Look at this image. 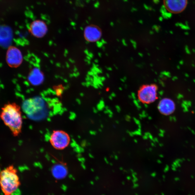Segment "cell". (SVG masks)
<instances>
[{
	"label": "cell",
	"instance_id": "1",
	"mask_svg": "<svg viewBox=\"0 0 195 195\" xmlns=\"http://www.w3.org/2000/svg\"><path fill=\"white\" fill-rule=\"evenodd\" d=\"M0 117L14 136L20 135L22 130L23 118L19 106L14 103L5 104L2 108Z\"/></svg>",
	"mask_w": 195,
	"mask_h": 195
},
{
	"label": "cell",
	"instance_id": "2",
	"mask_svg": "<svg viewBox=\"0 0 195 195\" xmlns=\"http://www.w3.org/2000/svg\"><path fill=\"white\" fill-rule=\"evenodd\" d=\"M21 185L18 171L13 165L0 170V187L4 195H12Z\"/></svg>",
	"mask_w": 195,
	"mask_h": 195
},
{
	"label": "cell",
	"instance_id": "3",
	"mask_svg": "<svg viewBox=\"0 0 195 195\" xmlns=\"http://www.w3.org/2000/svg\"><path fill=\"white\" fill-rule=\"evenodd\" d=\"M158 87L155 84L142 85L138 91V97L142 103L149 104L158 99Z\"/></svg>",
	"mask_w": 195,
	"mask_h": 195
},
{
	"label": "cell",
	"instance_id": "4",
	"mask_svg": "<svg viewBox=\"0 0 195 195\" xmlns=\"http://www.w3.org/2000/svg\"><path fill=\"white\" fill-rule=\"evenodd\" d=\"M70 141L69 135L61 130H54L50 139V142L52 146L58 150L66 149L69 145Z\"/></svg>",
	"mask_w": 195,
	"mask_h": 195
},
{
	"label": "cell",
	"instance_id": "5",
	"mask_svg": "<svg viewBox=\"0 0 195 195\" xmlns=\"http://www.w3.org/2000/svg\"><path fill=\"white\" fill-rule=\"evenodd\" d=\"M7 61L11 67L16 68L19 66L23 61V56L20 50L15 47H9L7 53Z\"/></svg>",
	"mask_w": 195,
	"mask_h": 195
},
{
	"label": "cell",
	"instance_id": "6",
	"mask_svg": "<svg viewBox=\"0 0 195 195\" xmlns=\"http://www.w3.org/2000/svg\"><path fill=\"white\" fill-rule=\"evenodd\" d=\"M187 0H164L166 8L170 12L178 13L182 12L186 8Z\"/></svg>",
	"mask_w": 195,
	"mask_h": 195
},
{
	"label": "cell",
	"instance_id": "7",
	"mask_svg": "<svg viewBox=\"0 0 195 195\" xmlns=\"http://www.w3.org/2000/svg\"><path fill=\"white\" fill-rule=\"evenodd\" d=\"M102 32L100 28L95 25H90L85 28L84 36L87 41L94 42L100 39Z\"/></svg>",
	"mask_w": 195,
	"mask_h": 195
},
{
	"label": "cell",
	"instance_id": "8",
	"mask_svg": "<svg viewBox=\"0 0 195 195\" xmlns=\"http://www.w3.org/2000/svg\"><path fill=\"white\" fill-rule=\"evenodd\" d=\"M30 32L34 37L38 38L44 37L47 32V26L44 21L35 20L31 24Z\"/></svg>",
	"mask_w": 195,
	"mask_h": 195
},
{
	"label": "cell",
	"instance_id": "9",
	"mask_svg": "<svg viewBox=\"0 0 195 195\" xmlns=\"http://www.w3.org/2000/svg\"><path fill=\"white\" fill-rule=\"evenodd\" d=\"M158 109L163 115H170L175 111V104L172 99L168 98H163L159 102Z\"/></svg>",
	"mask_w": 195,
	"mask_h": 195
},
{
	"label": "cell",
	"instance_id": "10",
	"mask_svg": "<svg viewBox=\"0 0 195 195\" xmlns=\"http://www.w3.org/2000/svg\"><path fill=\"white\" fill-rule=\"evenodd\" d=\"M28 79L31 84L34 86L39 85L44 82V75L39 69L34 68L31 71Z\"/></svg>",
	"mask_w": 195,
	"mask_h": 195
},
{
	"label": "cell",
	"instance_id": "11",
	"mask_svg": "<svg viewBox=\"0 0 195 195\" xmlns=\"http://www.w3.org/2000/svg\"><path fill=\"white\" fill-rule=\"evenodd\" d=\"M52 173L55 177L63 178L67 174V169L65 163H60L55 165L52 169Z\"/></svg>",
	"mask_w": 195,
	"mask_h": 195
},
{
	"label": "cell",
	"instance_id": "12",
	"mask_svg": "<svg viewBox=\"0 0 195 195\" xmlns=\"http://www.w3.org/2000/svg\"><path fill=\"white\" fill-rule=\"evenodd\" d=\"M175 180L176 181H177L179 180V179L178 178H176L175 179Z\"/></svg>",
	"mask_w": 195,
	"mask_h": 195
}]
</instances>
